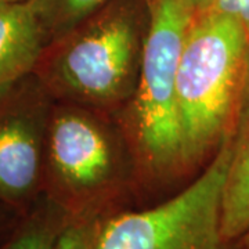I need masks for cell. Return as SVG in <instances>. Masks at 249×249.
<instances>
[{"mask_svg": "<svg viewBox=\"0 0 249 249\" xmlns=\"http://www.w3.org/2000/svg\"><path fill=\"white\" fill-rule=\"evenodd\" d=\"M238 241H240L241 249H249V231L244 237H241Z\"/></svg>", "mask_w": 249, "mask_h": 249, "instance_id": "9a60e30c", "label": "cell"}, {"mask_svg": "<svg viewBox=\"0 0 249 249\" xmlns=\"http://www.w3.org/2000/svg\"><path fill=\"white\" fill-rule=\"evenodd\" d=\"M49 43L34 0L0 3V96L34 75Z\"/></svg>", "mask_w": 249, "mask_h": 249, "instance_id": "52a82bcc", "label": "cell"}, {"mask_svg": "<svg viewBox=\"0 0 249 249\" xmlns=\"http://www.w3.org/2000/svg\"><path fill=\"white\" fill-rule=\"evenodd\" d=\"M0 226H1V213H0Z\"/></svg>", "mask_w": 249, "mask_h": 249, "instance_id": "e0dca14e", "label": "cell"}, {"mask_svg": "<svg viewBox=\"0 0 249 249\" xmlns=\"http://www.w3.org/2000/svg\"><path fill=\"white\" fill-rule=\"evenodd\" d=\"M193 7L196 9V13H202L212 7L214 0H190Z\"/></svg>", "mask_w": 249, "mask_h": 249, "instance_id": "5bb4252c", "label": "cell"}, {"mask_svg": "<svg viewBox=\"0 0 249 249\" xmlns=\"http://www.w3.org/2000/svg\"><path fill=\"white\" fill-rule=\"evenodd\" d=\"M248 45V31L237 18L214 10L196 13L176 83L183 173L201 165L235 133Z\"/></svg>", "mask_w": 249, "mask_h": 249, "instance_id": "6da1fadb", "label": "cell"}, {"mask_svg": "<svg viewBox=\"0 0 249 249\" xmlns=\"http://www.w3.org/2000/svg\"><path fill=\"white\" fill-rule=\"evenodd\" d=\"M148 27L132 104V134L142 178L165 184L183 173L176 83L188 28L190 0H147Z\"/></svg>", "mask_w": 249, "mask_h": 249, "instance_id": "3957f363", "label": "cell"}, {"mask_svg": "<svg viewBox=\"0 0 249 249\" xmlns=\"http://www.w3.org/2000/svg\"><path fill=\"white\" fill-rule=\"evenodd\" d=\"M53 104L35 73L0 96V204L24 213L43 191L46 133Z\"/></svg>", "mask_w": 249, "mask_h": 249, "instance_id": "8992f818", "label": "cell"}, {"mask_svg": "<svg viewBox=\"0 0 249 249\" xmlns=\"http://www.w3.org/2000/svg\"><path fill=\"white\" fill-rule=\"evenodd\" d=\"M107 130L79 106L54 101L45 144L43 191L71 213L100 212L118 186Z\"/></svg>", "mask_w": 249, "mask_h": 249, "instance_id": "5b68a950", "label": "cell"}, {"mask_svg": "<svg viewBox=\"0 0 249 249\" xmlns=\"http://www.w3.org/2000/svg\"><path fill=\"white\" fill-rule=\"evenodd\" d=\"M104 217L100 212L71 213L53 249H96Z\"/></svg>", "mask_w": 249, "mask_h": 249, "instance_id": "8fae6325", "label": "cell"}, {"mask_svg": "<svg viewBox=\"0 0 249 249\" xmlns=\"http://www.w3.org/2000/svg\"><path fill=\"white\" fill-rule=\"evenodd\" d=\"M107 0H34L49 42L65 35L83 19L106 4Z\"/></svg>", "mask_w": 249, "mask_h": 249, "instance_id": "30bf717a", "label": "cell"}, {"mask_svg": "<svg viewBox=\"0 0 249 249\" xmlns=\"http://www.w3.org/2000/svg\"><path fill=\"white\" fill-rule=\"evenodd\" d=\"M229 136L190 186L150 209L106 216L96 249H241L222 234V194L234 147Z\"/></svg>", "mask_w": 249, "mask_h": 249, "instance_id": "277c9868", "label": "cell"}, {"mask_svg": "<svg viewBox=\"0 0 249 249\" xmlns=\"http://www.w3.org/2000/svg\"><path fill=\"white\" fill-rule=\"evenodd\" d=\"M249 122V45L248 55H247V71H245V82H244V91H242V100H241L240 118L238 124H248Z\"/></svg>", "mask_w": 249, "mask_h": 249, "instance_id": "4fadbf2b", "label": "cell"}, {"mask_svg": "<svg viewBox=\"0 0 249 249\" xmlns=\"http://www.w3.org/2000/svg\"><path fill=\"white\" fill-rule=\"evenodd\" d=\"M22 1H29V0H0V3H22Z\"/></svg>", "mask_w": 249, "mask_h": 249, "instance_id": "2e32d148", "label": "cell"}, {"mask_svg": "<svg viewBox=\"0 0 249 249\" xmlns=\"http://www.w3.org/2000/svg\"><path fill=\"white\" fill-rule=\"evenodd\" d=\"M209 10L237 18L249 35V0H214Z\"/></svg>", "mask_w": 249, "mask_h": 249, "instance_id": "7c38bea8", "label": "cell"}, {"mask_svg": "<svg viewBox=\"0 0 249 249\" xmlns=\"http://www.w3.org/2000/svg\"><path fill=\"white\" fill-rule=\"evenodd\" d=\"M139 14L109 6L47 45L34 73L54 101L107 107L133 97L148 27Z\"/></svg>", "mask_w": 249, "mask_h": 249, "instance_id": "7a4b0ae2", "label": "cell"}, {"mask_svg": "<svg viewBox=\"0 0 249 249\" xmlns=\"http://www.w3.org/2000/svg\"><path fill=\"white\" fill-rule=\"evenodd\" d=\"M249 231V122L237 124L222 194V234L238 241Z\"/></svg>", "mask_w": 249, "mask_h": 249, "instance_id": "ba28073f", "label": "cell"}, {"mask_svg": "<svg viewBox=\"0 0 249 249\" xmlns=\"http://www.w3.org/2000/svg\"><path fill=\"white\" fill-rule=\"evenodd\" d=\"M71 212L45 194L25 212L24 219L0 249H53Z\"/></svg>", "mask_w": 249, "mask_h": 249, "instance_id": "9c48e42d", "label": "cell"}]
</instances>
